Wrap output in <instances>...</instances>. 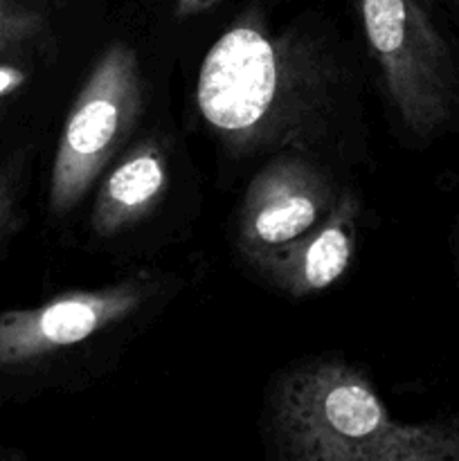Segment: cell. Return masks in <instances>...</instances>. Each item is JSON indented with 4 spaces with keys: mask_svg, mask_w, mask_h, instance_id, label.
I'll return each mask as SVG.
<instances>
[{
    "mask_svg": "<svg viewBox=\"0 0 459 461\" xmlns=\"http://www.w3.org/2000/svg\"><path fill=\"white\" fill-rule=\"evenodd\" d=\"M327 99L324 63L256 14H243L202 57L196 106L232 151L302 142Z\"/></svg>",
    "mask_w": 459,
    "mask_h": 461,
    "instance_id": "cell-1",
    "label": "cell"
},
{
    "mask_svg": "<svg viewBox=\"0 0 459 461\" xmlns=\"http://www.w3.org/2000/svg\"><path fill=\"white\" fill-rule=\"evenodd\" d=\"M279 455L297 461H459V421L392 417L363 369L324 358L292 369L274 392Z\"/></svg>",
    "mask_w": 459,
    "mask_h": 461,
    "instance_id": "cell-2",
    "label": "cell"
},
{
    "mask_svg": "<svg viewBox=\"0 0 459 461\" xmlns=\"http://www.w3.org/2000/svg\"><path fill=\"white\" fill-rule=\"evenodd\" d=\"M364 36L396 113L418 140L448 129L459 111V63L423 0H360Z\"/></svg>",
    "mask_w": 459,
    "mask_h": 461,
    "instance_id": "cell-3",
    "label": "cell"
},
{
    "mask_svg": "<svg viewBox=\"0 0 459 461\" xmlns=\"http://www.w3.org/2000/svg\"><path fill=\"white\" fill-rule=\"evenodd\" d=\"M142 104L138 57L126 43H112L94 63L61 129L48 192L54 214L72 212L90 192L133 131Z\"/></svg>",
    "mask_w": 459,
    "mask_h": 461,
    "instance_id": "cell-4",
    "label": "cell"
},
{
    "mask_svg": "<svg viewBox=\"0 0 459 461\" xmlns=\"http://www.w3.org/2000/svg\"><path fill=\"white\" fill-rule=\"evenodd\" d=\"M153 293V279L130 277L97 291L66 293L32 309L3 311L0 369L25 367L81 345L124 322Z\"/></svg>",
    "mask_w": 459,
    "mask_h": 461,
    "instance_id": "cell-5",
    "label": "cell"
},
{
    "mask_svg": "<svg viewBox=\"0 0 459 461\" xmlns=\"http://www.w3.org/2000/svg\"><path fill=\"white\" fill-rule=\"evenodd\" d=\"M336 203L327 176L300 156L270 160L248 185L238 212V250L252 266L304 237Z\"/></svg>",
    "mask_w": 459,
    "mask_h": 461,
    "instance_id": "cell-6",
    "label": "cell"
},
{
    "mask_svg": "<svg viewBox=\"0 0 459 461\" xmlns=\"http://www.w3.org/2000/svg\"><path fill=\"white\" fill-rule=\"evenodd\" d=\"M358 203L351 194H340L331 212L310 232L266 255L256 268L264 270L266 277L288 295H315L333 286L351 266Z\"/></svg>",
    "mask_w": 459,
    "mask_h": 461,
    "instance_id": "cell-7",
    "label": "cell"
},
{
    "mask_svg": "<svg viewBox=\"0 0 459 461\" xmlns=\"http://www.w3.org/2000/svg\"><path fill=\"white\" fill-rule=\"evenodd\" d=\"M166 189L169 162L165 149L156 140H144L99 185L90 225L99 237H112L156 212Z\"/></svg>",
    "mask_w": 459,
    "mask_h": 461,
    "instance_id": "cell-8",
    "label": "cell"
},
{
    "mask_svg": "<svg viewBox=\"0 0 459 461\" xmlns=\"http://www.w3.org/2000/svg\"><path fill=\"white\" fill-rule=\"evenodd\" d=\"M43 32V16L18 0H0V57L21 52Z\"/></svg>",
    "mask_w": 459,
    "mask_h": 461,
    "instance_id": "cell-9",
    "label": "cell"
},
{
    "mask_svg": "<svg viewBox=\"0 0 459 461\" xmlns=\"http://www.w3.org/2000/svg\"><path fill=\"white\" fill-rule=\"evenodd\" d=\"M25 153L18 151L0 165V246L21 223V185Z\"/></svg>",
    "mask_w": 459,
    "mask_h": 461,
    "instance_id": "cell-10",
    "label": "cell"
},
{
    "mask_svg": "<svg viewBox=\"0 0 459 461\" xmlns=\"http://www.w3.org/2000/svg\"><path fill=\"white\" fill-rule=\"evenodd\" d=\"M27 70L12 66V63H0V102L27 84Z\"/></svg>",
    "mask_w": 459,
    "mask_h": 461,
    "instance_id": "cell-11",
    "label": "cell"
},
{
    "mask_svg": "<svg viewBox=\"0 0 459 461\" xmlns=\"http://www.w3.org/2000/svg\"><path fill=\"white\" fill-rule=\"evenodd\" d=\"M220 0H176V18H192V16H201V14L210 12L212 7H216Z\"/></svg>",
    "mask_w": 459,
    "mask_h": 461,
    "instance_id": "cell-12",
    "label": "cell"
},
{
    "mask_svg": "<svg viewBox=\"0 0 459 461\" xmlns=\"http://www.w3.org/2000/svg\"><path fill=\"white\" fill-rule=\"evenodd\" d=\"M446 3H450V5H457L459 0H446Z\"/></svg>",
    "mask_w": 459,
    "mask_h": 461,
    "instance_id": "cell-13",
    "label": "cell"
},
{
    "mask_svg": "<svg viewBox=\"0 0 459 461\" xmlns=\"http://www.w3.org/2000/svg\"><path fill=\"white\" fill-rule=\"evenodd\" d=\"M0 120H3V104H0Z\"/></svg>",
    "mask_w": 459,
    "mask_h": 461,
    "instance_id": "cell-14",
    "label": "cell"
}]
</instances>
